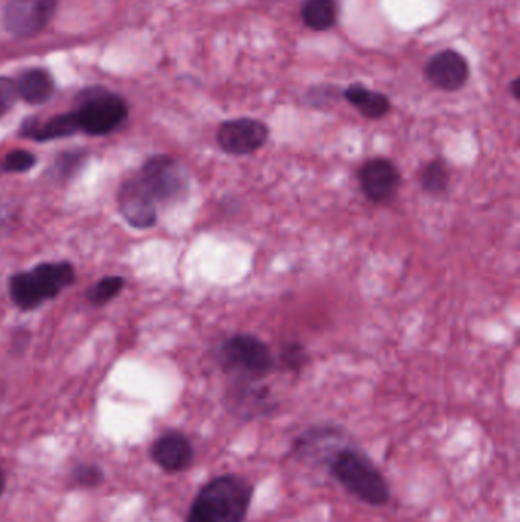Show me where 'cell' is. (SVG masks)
Instances as JSON below:
<instances>
[{"mask_svg":"<svg viewBox=\"0 0 520 522\" xmlns=\"http://www.w3.org/2000/svg\"><path fill=\"white\" fill-rule=\"evenodd\" d=\"M254 487L237 475H222L197 493L188 522H243L248 516Z\"/></svg>","mask_w":520,"mask_h":522,"instance_id":"cell-1","label":"cell"},{"mask_svg":"<svg viewBox=\"0 0 520 522\" xmlns=\"http://www.w3.org/2000/svg\"><path fill=\"white\" fill-rule=\"evenodd\" d=\"M327 466L330 474L357 500L371 506L388 503V483L365 452L353 446H342L328 455Z\"/></svg>","mask_w":520,"mask_h":522,"instance_id":"cell-2","label":"cell"},{"mask_svg":"<svg viewBox=\"0 0 520 522\" xmlns=\"http://www.w3.org/2000/svg\"><path fill=\"white\" fill-rule=\"evenodd\" d=\"M217 359L237 382H258L275 367V355L266 342L251 333H235L220 344Z\"/></svg>","mask_w":520,"mask_h":522,"instance_id":"cell-3","label":"cell"},{"mask_svg":"<svg viewBox=\"0 0 520 522\" xmlns=\"http://www.w3.org/2000/svg\"><path fill=\"white\" fill-rule=\"evenodd\" d=\"M74 280L75 271L69 263H43L33 271L11 277V298L20 309H36L46 300L57 297Z\"/></svg>","mask_w":520,"mask_h":522,"instance_id":"cell-4","label":"cell"},{"mask_svg":"<svg viewBox=\"0 0 520 522\" xmlns=\"http://www.w3.org/2000/svg\"><path fill=\"white\" fill-rule=\"evenodd\" d=\"M139 179L155 202H177L185 197L190 188L187 170L176 159L167 155L148 159L142 167Z\"/></svg>","mask_w":520,"mask_h":522,"instance_id":"cell-5","label":"cell"},{"mask_svg":"<svg viewBox=\"0 0 520 522\" xmlns=\"http://www.w3.org/2000/svg\"><path fill=\"white\" fill-rule=\"evenodd\" d=\"M80 130L89 135H107L127 118V106L118 95L103 89L89 91L77 112Z\"/></svg>","mask_w":520,"mask_h":522,"instance_id":"cell-6","label":"cell"},{"mask_svg":"<svg viewBox=\"0 0 520 522\" xmlns=\"http://www.w3.org/2000/svg\"><path fill=\"white\" fill-rule=\"evenodd\" d=\"M270 129L263 121L255 118H235L220 124L217 144L231 156H249L266 145Z\"/></svg>","mask_w":520,"mask_h":522,"instance_id":"cell-7","label":"cell"},{"mask_svg":"<svg viewBox=\"0 0 520 522\" xmlns=\"http://www.w3.org/2000/svg\"><path fill=\"white\" fill-rule=\"evenodd\" d=\"M360 190L370 202L383 205L391 202L402 185L399 167L388 158H373L363 162L357 170Z\"/></svg>","mask_w":520,"mask_h":522,"instance_id":"cell-8","label":"cell"},{"mask_svg":"<svg viewBox=\"0 0 520 522\" xmlns=\"http://www.w3.org/2000/svg\"><path fill=\"white\" fill-rule=\"evenodd\" d=\"M57 5L58 0H8L5 26L13 36H34L48 25Z\"/></svg>","mask_w":520,"mask_h":522,"instance_id":"cell-9","label":"cell"},{"mask_svg":"<svg viewBox=\"0 0 520 522\" xmlns=\"http://www.w3.org/2000/svg\"><path fill=\"white\" fill-rule=\"evenodd\" d=\"M424 75L440 91L456 92L463 89L469 81L470 65L460 52L444 49L427 62Z\"/></svg>","mask_w":520,"mask_h":522,"instance_id":"cell-10","label":"cell"},{"mask_svg":"<svg viewBox=\"0 0 520 522\" xmlns=\"http://www.w3.org/2000/svg\"><path fill=\"white\" fill-rule=\"evenodd\" d=\"M119 208L124 219L135 228H150L158 220L155 199L148 193L139 176L122 185Z\"/></svg>","mask_w":520,"mask_h":522,"instance_id":"cell-11","label":"cell"},{"mask_svg":"<svg viewBox=\"0 0 520 522\" xmlns=\"http://www.w3.org/2000/svg\"><path fill=\"white\" fill-rule=\"evenodd\" d=\"M151 457L165 472L177 474L190 468L194 460V449L185 435L180 432H168L153 445Z\"/></svg>","mask_w":520,"mask_h":522,"instance_id":"cell-12","label":"cell"},{"mask_svg":"<svg viewBox=\"0 0 520 522\" xmlns=\"http://www.w3.org/2000/svg\"><path fill=\"white\" fill-rule=\"evenodd\" d=\"M344 98L366 120L379 121L391 112V100L382 92L373 91L362 83H354L344 91Z\"/></svg>","mask_w":520,"mask_h":522,"instance_id":"cell-13","label":"cell"},{"mask_svg":"<svg viewBox=\"0 0 520 522\" xmlns=\"http://www.w3.org/2000/svg\"><path fill=\"white\" fill-rule=\"evenodd\" d=\"M80 132L75 112L57 115L49 120L48 123L40 124L39 121L29 120L23 124L22 133L28 138L36 141H51V139L66 138Z\"/></svg>","mask_w":520,"mask_h":522,"instance_id":"cell-14","label":"cell"},{"mask_svg":"<svg viewBox=\"0 0 520 522\" xmlns=\"http://www.w3.org/2000/svg\"><path fill=\"white\" fill-rule=\"evenodd\" d=\"M301 19L307 28L325 33L336 26L339 7L336 0H305L301 7Z\"/></svg>","mask_w":520,"mask_h":522,"instance_id":"cell-15","label":"cell"},{"mask_svg":"<svg viewBox=\"0 0 520 522\" xmlns=\"http://www.w3.org/2000/svg\"><path fill=\"white\" fill-rule=\"evenodd\" d=\"M17 94L31 104H43L54 94V81L42 69L25 72L16 83Z\"/></svg>","mask_w":520,"mask_h":522,"instance_id":"cell-16","label":"cell"},{"mask_svg":"<svg viewBox=\"0 0 520 522\" xmlns=\"http://www.w3.org/2000/svg\"><path fill=\"white\" fill-rule=\"evenodd\" d=\"M420 185L427 196L435 199L446 196L450 185V174L446 164L441 159H434L424 165L420 173Z\"/></svg>","mask_w":520,"mask_h":522,"instance_id":"cell-17","label":"cell"},{"mask_svg":"<svg viewBox=\"0 0 520 522\" xmlns=\"http://www.w3.org/2000/svg\"><path fill=\"white\" fill-rule=\"evenodd\" d=\"M124 287V280L121 277H106L103 280L98 281L92 289L89 290L90 303L101 304L109 303L110 300L116 297Z\"/></svg>","mask_w":520,"mask_h":522,"instance_id":"cell-18","label":"cell"},{"mask_svg":"<svg viewBox=\"0 0 520 522\" xmlns=\"http://www.w3.org/2000/svg\"><path fill=\"white\" fill-rule=\"evenodd\" d=\"M36 162L37 159L33 153L26 152V150H14L5 156L2 167L10 173H23V171L31 170Z\"/></svg>","mask_w":520,"mask_h":522,"instance_id":"cell-19","label":"cell"},{"mask_svg":"<svg viewBox=\"0 0 520 522\" xmlns=\"http://www.w3.org/2000/svg\"><path fill=\"white\" fill-rule=\"evenodd\" d=\"M309 361V356L305 353V348L301 344H289L284 347L281 353V362L289 370H301Z\"/></svg>","mask_w":520,"mask_h":522,"instance_id":"cell-20","label":"cell"},{"mask_svg":"<svg viewBox=\"0 0 520 522\" xmlns=\"http://www.w3.org/2000/svg\"><path fill=\"white\" fill-rule=\"evenodd\" d=\"M72 477H74L75 483L81 484V486H97L103 480V472L97 466L83 464L72 472Z\"/></svg>","mask_w":520,"mask_h":522,"instance_id":"cell-21","label":"cell"},{"mask_svg":"<svg viewBox=\"0 0 520 522\" xmlns=\"http://www.w3.org/2000/svg\"><path fill=\"white\" fill-rule=\"evenodd\" d=\"M17 86L13 80L7 77H0V116L5 115L8 110L16 103Z\"/></svg>","mask_w":520,"mask_h":522,"instance_id":"cell-22","label":"cell"},{"mask_svg":"<svg viewBox=\"0 0 520 522\" xmlns=\"http://www.w3.org/2000/svg\"><path fill=\"white\" fill-rule=\"evenodd\" d=\"M81 158L78 155H65L61 156L57 162H55V167H57L58 174H66L68 173L69 168H75L78 164H80Z\"/></svg>","mask_w":520,"mask_h":522,"instance_id":"cell-23","label":"cell"},{"mask_svg":"<svg viewBox=\"0 0 520 522\" xmlns=\"http://www.w3.org/2000/svg\"><path fill=\"white\" fill-rule=\"evenodd\" d=\"M519 80H514L513 83H511V94H513V97L516 98V100H519Z\"/></svg>","mask_w":520,"mask_h":522,"instance_id":"cell-24","label":"cell"},{"mask_svg":"<svg viewBox=\"0 0 520 522\" xmlns=\"http://www.w3.org/2000/svg\"><path fill=\"white\" fill-rule=\"evenodd\" d=\"M5 489V475L4 471L0 469V495H2V492H4Z\"/></svg>","mask_w":520,"mask_h":522,"instance_id":"cell-25","label":"cell"}]
</instances>
